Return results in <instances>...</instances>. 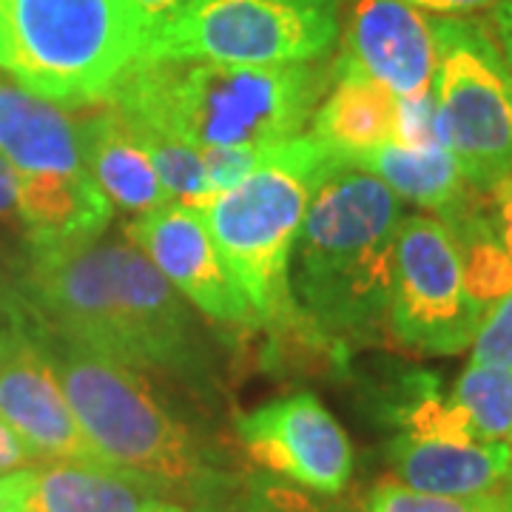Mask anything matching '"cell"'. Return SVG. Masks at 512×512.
<instances>
[{
	"label": "cell",
	"mask_w": 512,
	"mask_h": 512,
	"mask_svg": "<svg viewBox=\"0 0 512 512\" xmlns=\"http://www.w3.org/2000/svg\"><path fill=\"white\" fill-rule=\"evenodd\" d=\"M20 299L40 325L134 370L205 373L194 313L131 239H29Z\"/></svg>",
	"instance_id": "obj_1"
},
{
	"label": "cell",
	"mask_w": 512,
	"mask_h": 512,
	"mask_svg": "<svg viewBox=\"0 0 512 512\" xmlns=\"http://www.w3.org/2000/svg\"><path fill=\"white\" fill-rule=\"evenodd\" d=\"M402 200L373 174L336 163L313 191L288 268L293 308L336 348L387 330Z\"/></svg>",
	"instance_id": "obj_2"
},
{
	"label": "cell",
	"mask_w": 512,
	"mask_h": 512,
	"mask_svg": "<svg viewBox=\"0 0 512 512\" xmlns=\"http://www.w3.org/2000/svg\"><path fill=\"white\" fill-rule=\"evenodd\" d=\"M328 86L322 60L291 66L134 60L103 103L197 151L271 148L302 137Z\"/></svg>",
	"instance_id": "obj_3"
},
{
	"label": "cell",
	"mask_w": 512,
	"mask_h": 512,
	"mask_svg": "<svg viewBox=\"0 0 512 512\" xmlns=\"http://www.w3.org/2000/svg\"><path fill=\"white\" fill-rule=\"evenodd\" d=\"M49 359L97 461L194 504L225 473L197 433L165 407L140 370L43 325Z\"/></svg>",
	"instance_id": "obj_4"
},
{
	"label": "cell",
	"mask_w": 512,
	"mask_h": 512,
	"mask_svg": "<svg viewBox=\"0 0 512 512\" xmlns=\"http://www.w3.org/2000/svg\"><path fill=\"white\" fill-rule=\"evenodd\" d=\"M336 163L342 160L313 134L293 137L271 148L245 180L197 208L259 325L279 330L299 322L288 285L293 242L316 185Z\"/></svg>",
	"instance_id": "obj_5"
},
{
	"label": "cell",
	"mask_w": 512,
	"mask_h": 512,
	"mask_svg": "<svg viewBox=\"0 0 512 512\" xmlns=\"http://www.w3.org/2000/svg\"><path fill=\"white\" fill-rule=\"evenodd\" d=\"M131 0H0V69L57 106H92L140 57Z\"/></svg>",
	"instance_id": "obj_6"
},
{
	"label": "cell",
	"mask_w": 512,
	"mask_h": 512,
	"mask_svg": "<svg viewBox=\"0 0 512 512\" xmlns=\"http://www.w3.org/2000/svg\"><path fill=\"white\" fill-rule=\"evenodd\" d=\"M339 37V0H188L137 60L234 66L319 63Z\"/></svg>",
	"instance_id": "obj_7"
},
{
	"label": "cell",
	"mask_w": 512,
	"mask_h": 512,
	"mask_svg": "<svg viewBox=\"0 0 512 512\" xmlns=\"http://www.w3.org/2000/svg\"><path fill=\"white\" fill-rule=\"evenodd\" d=\"M433 106L441 146L478 191L512 171V72L481 18H436Z\"/></svg>",
	"instance_id": "obj_8"
},
{
	"label": "cell",
	"mask_w": 512,
	"mask_h": 512,
	"mask_svg": "<svg viewBox=\"0 0 512 512\" xmlns=\"http://www.w3.org/2000/svg\"><path fill=\"white\" fill-rule=\"evenodd\" d=\"M481 313L464 288L447 225L433 217H404L396 231L387 330L404 348L458 356L473 345Z\"/></svg>",
	"instance_id": "obj_9"
},
{
	"label": "cell",
	"mask_w": 512,
	"mask_h": 512,
	"mask_svg": "<svg viewBox=\"0 0 512 512\" xmlns=\"http://www.w3.org/2000/svg\"><path fill=\"white\" fill-rule=\"evenodd\" d=\"M0 419L40 461H97L57 382L43 325L20 293L0 296Z\"/></svg>",
	"instance_id": "obj_10"
},
{
	"label": "cell",
	"mask_w": 512,
	"mask_h": 512,
	"mask_svg": "<svg viewBox=\"0 0 512 512\" xmlns=\"http://www.w3.org/2000/svg\"><path fill=\"white\" fill-rule=\"evenodd\" d=\"M237 436L262 473L316 495H339L353 476L348 433L308 390L239 416Z\"/></svg>",
	"instance_id": "obj_11"
},
{
	"label": "cell",
	"mask_w": 512,
	"mask_h": 512,
	"mask_svg": "<svg viewBox=\"0 0 512 512\" xmlns=\"http://www.w3.org/2000/svg\"><path fill=\"white\" fill-rule=\"evenodd\" d=\"M126 234L174 285V291L208 319L222 325H259L251 302L222 265L220 251L197 208L165 202L128 222Z\"/></svg>",
	"instance_id": "obj_12"
},
{
	"label": "cell",
	"mask_w": 512,
	"mask_h": 512,
	"mask_svg": "<svg viewBox=\"0 0 512 512\" xmlns=\"http://www.w3.org/2000/svg\"><path fill=\"white\" fill-rule=\"evenodd\" d=\"M339 60L359 66L396 97H421L436 74L433 15L404 0H350Z\"/></svg>",
	"instance_id": "obj_13"
},
{
	"label": "cell",
	"mask_w": 512,
	"mask_h": 512,
	"mask_svg": "<svg viewBox=\"0 0 512 512\" xmlns=\"http://www.w3.org/2000/svg\"><path fill=\"white\" fill-rule=\"evenodd\" d=\"M396 478L421 493H498L512 478V444L507 441H421L399 433L387 447Z\"/></svg>",
	"instance_id": "obj_14"
},
{
	"label": "cell",
	"mask_w": 512,
	"mask_h": 512,
	"mask_svg": "<svg viewBox=\"0 0 512 512\" xmlns=\"http://www.w3.org/2000/svg\"><path fill=\"white\" fill-rule=\"evenodd\" d=\"M80 157L97 188L131 214H148L168 200L137 128L117 109L106 106L77 123Z\"/></svg>",
	"instance_id": "obj_15"
},
{
	"label": "cell",
	"mask_w": 512,
	"mask_h": 512,
	"mask_svg": "<svg viewBox=\"0 0 512 512\" xmlns=\"http://www.w3.org/2000/svg\"><path fill=\"white\" fill-rule=\"evenodd\" d=\"M399 97L359 66L339 60L330 66V92L313 111V137L342 163L396 140Z\"/></svg>",
	"instance_id": "obj_16"
},
{
	"label": "cell",
	"mask_w": 512,
	"mask_h": 512,
	"mask_svg": "<svg viewBox=\"0 0 512 512\" xmlns=\"http://www.w3.org/2000/svg\"><path fill=\"white\" fill-rule=\"evenodd\" d=\"M0 157L18 174H83L77 123L57 103L0 80Z\"/></svg>",
	"instance_id": "obj_17"
},
{
	"label": "cell",
	"mask_w": 512,
	"mask_h": 512,
	"mask_svg": "<svg viewBox=\"0 0 512 512\" xmlns=\"http://www.w3.org/2000/svg\"><path fill=\"white\" fill-rule=\"evenodd\" d=\"M160 501V487L103 461H43L32 467L23 512H151Z\"/></svg>",
	"instance_id": "obj_18"
},
{
	"label": "cell",
	"mask_w": 512,
	"mask_h": 512,
	"mask_svg": "<svg viewBox=\"0 0 512 512\" xmlns=\"http://www.w3.org/2000/svg\"><path fill=\"white\" fill-rule=\"evenodd\" d=\"M348 163L382 180L399 200H410L424 211H433L441 222L470 205L478 194H484L470 185L456 157L444 146L407 148L387 143Z\"/></svg>",
	"instance_id": "obj_19"
},
{
	"label": "cell",
	"mask_w": 512,
	"mask_h": 512,
	"mask_svg": "<svg viewBox=\"0 0 512 512\" xmlns=\"http://www.w3.org/2000/svg\"><path fill=\"white\" fill-rule=\"evenodd\" d=\"M109 197L83 174H18V217L32 242L100 237L111 222Z\"/></svg>",
	"instance_id": "obj_20"
},
{
	"label": "cell",
	"mask_w": 512,
	"mask_h": 512,
	"mask_svg": "<svg viewBox=\"0 0 512 512\" xmlns=\"http://www.w3.org/2000/svg\"><path fill=\"white\" fill-rule=\"evenodd\" d=\"M444 225L456 242L464 288L478 308L487 311L501 296L512 293V259L495 231L490 200L478 194Z\"/></svg>",
	"instance_id": "obj_21"
},
{
	"label": "cell",
	"mask_w": 512,
	"mask_h": 512,
	"mask_svg": "<svg viewBox=\"0 0 512 512\" xmlns=\"http://www.w3.org/2000/svg\"><path fill=\"white\" fill-rule=\"evenodd\" d=\"M450 399L461 407L478 441L512 444V370L470 362Z\"/></svg>",
	"instance_id": "obj_22"
},
{
	"label": "cell",
	"mask_w": 512,
	"mask_h": 512,
	"mask_svg": "<svg viewBox=\"0 0 512 512\" xmlns=\"http://www.w3.org/2000/svg\"><path fill=\"white\" fill-rule=\"evenodd\" d=\"M140 143L146 146L148 157L154 163V171L163 183L165 194L171 202H183L191 208H200L211 200L208 194V180H205V165L197 148L185 146L180 140H171L160 131H151L146 126H137Z\"/></svg>",
	"instance_id": "obj_23"
},
{
	"label": "cell",
	"mask_w": 512,
	"mask_h": 512,
	"mask_svg": "<svg viewBox=\"0 0 512 512\" xmlns=\"http://www.w3.org/2000/svg\"><path fill=\"white\" fill-rule=\"evenodd\" d=\"M473 365L507 367L512 370V293L501 296L487 311L481 313L473 345Z\"/></svg>",
	"instance_id": "obj_24"
},
{
	"label": "cell",
	"mask_w": 512,
	"mask_h": 512,
	"mask_svg": "<svg viewBox=\"0 0 512 512\" xmlns=\"http://www.w3.org/2000/svg\"><path fill=\"white\" fill-rule=\"evenodd\" d=\"M271 148H211V151H200L202 165H205V180H208V194L217 197L222 191H228L231 185H237L239 180H245L256 165L265 160V154Z\"/></svg>",
	"instance_id": "obj_25"
},
{
	"label": "cell",
	"mask_w": 512,
	"mask_h": 512,
	"mask_svg": "<svg viewBox=\"0 0 512 512\" xmlns=\"http://www.w3.org/2000/svg\"><path fill=\"white\" fill-rule=\"evenodd\" d=\"M399 146L427 148L441 146L439 126H436V106H433V92L421 97H399V111H396V140Z\"/></svg>",
	"instance_id": "obj_26"
},
{
	"label": "cell",
	"mask_w": 512,
	"mask_h": 512,
	"mask_svg": "<svg viewBox=\"0 0 512 512\" xmlns=\"http://www.w3.org/2000/svg\"><path fill=\"white\" fill-rule=\"evenodd\" d=\"M188 512H265V507L256 495L251 478L239 481L231 473H225L194 504H188Z\"/></svg>",
	"instance_id": "obj_27"
},
{
	"label": "cell",
	"mask_w": 512,
	"mask_h": 512,
	"mask_svg": "<svg viewBox=\"0 0 512 512\" xmlns=\"http://www.w3.org/2000/svg\"><path fill=\"white\" fill-rule=\"evenodd\" d=\"M251 484H254L265 512H345L339 510V507H330L325 501H319V495L302 493L299 487L282 484L276 478L256 476L251 478Z\"/></svg>",
	"instance_id": "obj_28"
},
{
	"label": "cell",
	"mask_w": 512,
	"mask_h": 512,
	"mask_svg": "<svg viewBox=\"0 0 512 512\" xmlns=\"http://www.w3.org/2000/svg\"><path fill=\"white\" fill-rule=\"evenodd\" d=\"M487 200H490V211H493L495 231L512 259V171L487 191Z\"/></svg>",
	"instance_id": "obj_29"
},
{
	"label": "cell",
	"mask_w": 512,
	"mask_h": 512,
	"mask_svg": "<svg viewBox=\"0 0 512 512\" xmlns=\"http://www.w3.org/2000/svg\"><path fill=\"white\" fill-rule=\"evenodd\" d=\"M436 18H476L481 12H493L501 0H404Z\"/></svg>",
	"instance_id": "obj_30"
},
{
	"label": "cell",
	"mask_w": 512,
	"mask_h": 512,
	"mask_svg": "<svg viewBox=\"0 0 512 512\" xmlns=\"http://www.w3.org/2000/svg\"><path fill=\"white\" fill-rule=\"evenodd\" d=\"M40 458L26 447V441L0 419V473H12V470H26L37 464Z\"/></svg>",
	"instance_id": "obj_31"
},
{
	"label": "cell",
	"mask_w": 512,
	"mask_h": 512,
	"mask_svg": "<svg viewBox=\"0 0 512 512\" xmlns=\"http://www.w3.org/2000/svg\"><path fill=\"white\" fill-rule=\"evenodd\" d=\"M32 467L12 470V473H0V512H23V501H26V490H29Z\"/></svg>",
	"instance_id": "obj_32"
},
{
	"label": "cell",
	"mask_w": 512,
	"mask_h": 512,
	"mask_svg": "<svg viewBox=\"0 0 512 512\" xmlns=\"http://www.w3.org/2000/svg\"><path fill=\"white\" fill-rule=\"evenodd\" d=\"M131 3H134L140 20H143L146 35H151L154 29H160L163 23L174 18L188 0H131Z\"/></svg>",
	"instance_id": "obj_33"
},
{
	"label": "cell",
	"mask_w": 512,
	"mask_h": 512,
	"mask_svg": "<svg viewBox=\"0 0 512 512\" xmlns=\"http://www.w3.org/2000/svg\"><path fill=\"white\" fill-rule=\"evenodd\" d=\"M490 29H493L495 43L512 72V0H501L490 12Z\"/></svg>",
	"instance_id": "obj_34"
},
{
	"label": "cell",
	"mask_w": 512,
	"mask_h": 512,
	"mask_svg": "<svg viewBox=\"0 0 512 512\" xmlns=\"http://www.w3.org/2000/svg\"><path fill=\"white\" fill-rule=\"evenodd\" d=\"M18 217V171L0 157V222Z\"/></svg>",
	"instance_id": "obj_35"
},
{
	"label": "cell",
	"mask_w": 512,
	"mask_h": 512,
	"mask_svg": "<svg viewBox=\"0 0 512 512\" xmlns=\"http://www.w3.org/2000/svg\"><path fill=\"white\" fill-rule=\"evenodd\" d=\"M151 512H188V510H185L183 504H177V501H168V498H165V501H160V504H157Z\"/></svg>",
	"instance_id": "obj_36"
}]
</instances>
